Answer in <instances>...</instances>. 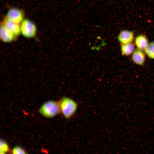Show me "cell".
I'll list each match as a JSON object with an SVG mask.
<instances>
[{"label": "cell", "instance_id": "cell-1", "mask_svg": "<svg viewBox=\"0 0 154 154\" xmlns=\"http://www.w3.org/2000/svg\"><path fill=\"white\" fill-rule=\"evenodd\" d=\"M59 103L60 113L66 119L72 117L78 108L77 103L68 97H63L59 101Z\"/></svg>", "mask_w": 154, "mask_h": 154}, {"label": "cell", "instance_id": "cell-2", "mask_svg": "<svg viewBox=\"0 0 154 154\" xmlns=\"http://www.w3.org/2000/svg\"><path fill=\"white\" fill-rule=\"evenodd\" d=\"M40 114L46 118H52L60 113L59 101L53 100L44 102L40 108Z\"/></svg>", "mask_w": 154, "mask_h": 154}, {"label": "cell", "instance_id": "cell-3", "mask_svg": "<svg viewBox=\"0 0 154 154\" xmlns=\"http://www.w3.org/2000/svg\"><path fill=\"white\" fill-rule=\"evenodd\" d=\"M21 24V33L24 37L27 38H32L35 36L37 29L36 25L33 22L25 19Z\"/></svg>", "mask_w": 154, "mask_h": 154}, {"label": "cell", "instance_id": "cell-4", "mask_svg": "<svg viewBox=\"0 0 154 154\" xmlns=\"http://www.w3.org/2000/svg\"><path fill=\"white\" fill-rule=\"evenodd\" d=\"M24 14L21 10L13 7L8 11L6 19L12 22L19 24L24 20Z\"/></svg>", "mask_w": 154, "mask_h": 154}, {"label": "cell", "instance_id": "cell-5", "mask_svg": "<svg viewBox=\"0 0 154 154\" xmlns=\"http://www.w3.org/2000/svg\"><path fill=\"white\" fill-rule=\"evenodd\" d=\"M16 37L11 31L3 24L0 27V37L1 40L5 42L9 43L14 41Z\"/></svg>", "mask_w": 154, "mask_h": 154}, {"label": "cell", "instance_id": "cell-6", "mask_svg": "<svg viewBox=\"0 0 154 154\" xmlns=\"http://www.w3.org/2000/svg\"><path fill=\"white\" fill-rule=\"evenodd\" d=\"M133 38V32L127 30L121 31L117 37L118 40L122 44L131 43Z\"/></svg>", "mask_w": 154, "mask_h": 154}, {"label": "cell", "instance_id": "cell-7", "mask_svg": "<svg viewBox=\"0 0 154 154\" xmlns=\"http://www.w3.org/2000/svg\"><path fill=\"white\" fill-rule=\"evenodd\" d=\"M2 24L16 37L19 36L21 33L20 25L19 24L12 22L5 19Z\"/></svg>", "mask_w": 154, "mask_h": 154}, {"label": "cell", "instance_id": "cell-8", "mask_svg": "<svg viewBox=\"0 0 154 154\" xmlns=\"http://www.w3.org/2000/svg\"><path fill=\"white\" fill-rule=\"evenodd\" d=\"M132 59L135 64L139 65H142L145 62V56L142 50L138 48L133 52Z\"/></svg>", "mask_w": 154, "mask_h": 154}, {"label": "cell", "instance_id": "cell-9", "mask_svg": "<svg viewBox=\"0 0 154 154\" xmlns=\"http://www.w3.org/2000/svg\"><path fill=\"white\" fill-rule=\"evenodd\" d=\"M135 42L138 48L141 50H145L149 44L147 38L143 35L137 36L135 38Z\"/></svg>", "mask_w": 154, "mask_h": 154}, {"label": "cell", "instance_id": "cell-10", "mask_svg": "<svg viewBox=\"0 0 154 154\" xmlns=\"http://www.w3.org/2000/svg\"><path fill=\"white\" fill-rule=\"evenodd\" d=\"M134 49L133 44L131 43L122 44L121 46V51L122 55L128 56L134 52Z\"/></svg>", "mask_w": 154, "mask_h": 154}, {"label": "cell", "instance_id": "cell-11", "mask_svg": "<svg viewBox=\"0 0 154 154\" xmlns=\"http://www.w3.org/2000/svg\"><path fill=\"white\" fill-rule=\"evenodd\" d=\"M147 56L152 59H154V41L149 43L145 50Z\"/></svg>", "mask_w": 154, "mask_h": 154}, {"label": "cell", "instance_id": "cell-12", "mask_svg": "<svg viewBox=\"0 0 154 154\" xmlns=\"http://www.w3.org/2000/svg\"><path fill=\"white\" fill-rule=\"evenodd\" d=\"M0 152L6 153L9 151V147L7 142L3 139L0 140Z\"/></svg>", "mask_w": 154, "mask_h": 154}, {"label": "cell", "instance_id": "cell-13", "mask_svg": "<svg viewBox=\"0 0 154 154\" xmlns=\"http://www.w3.org/2000/svg\"><path fill=\"white\" fill-rule=\"evenodd\" d=\"M12 154H28V153L21 146H16L14 147L13 149Z\"/></svg>", "mask_w": 154, "mask_h": 154}, {"label": "cell", "instance_id": "cell-14", "mask_svg": "<svg viewBox=\"0 0 154 154\" xmlns=\"http://www.w3.org/2000/svg\"><path fill=\"white\" fill-rule=\"evenodd\" d=\"M0 154H5V153H3V152H0Z\"/></svg>", "mask_w": 154, "mask_h": 154}]
</instances>
